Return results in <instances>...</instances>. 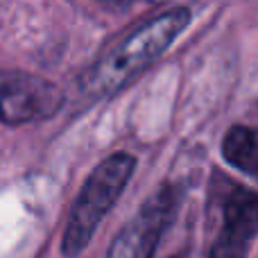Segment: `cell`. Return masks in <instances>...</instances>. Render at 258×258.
Returning a JSON list of instances; mask_svg holds the SVG:
<instances>
[{"instance_id": "6da1fadb", "label": "cell", "mask_w": 258, "mask_h": 258, "mask_svg": "<svg viewBox=\"0 0 258 258\" xmlns=\"http://www.w3.org/2000/svg\"><path fill=\"white\" fill-rule=\"evenodd\" d=\"M188 21H190L188 9L179 7L134 30L93 66L89 75V89L95 95H102L125 86L161 52L170 48V43L188 25Z\"/></svg>"}, {"instance_id": "7a4b0ae2", "label": "cell", "mask_w": 258, "mask_h": 258, "mask_svg": "<svg viewBox=\"0 0 258 258\" xmlns=\"http://www.w3.org/2000/svg\"><path fill=\"white\" fill-rule=\"evenodd\" d=\"M134 165H136L134 156L120 152V154L104 159L91 172V177L86 179L75 204H73L66 233H63L61 254L66 258H75L86 249L95 229L100 227L104 215L118 202L120 192L125 190L129 177L134 172Z\"/></svg>"}, {"instance_id": "3957f363", "label": "cell", "mask_w": 258, "mask_h": 258, "mask_svg": "<svg viewBox=\"0 0 258 258\" xmlns=\"http://www.w3.org/2000/svg\"><path fill=\"white\" fill-rule=\"evenodd\" d=\"M179 204L174 186H161L113 238L107 258H152Z\"/></svg>"}, {"instance_id": "277c9868", "label": "cell", "mask_w": 258, "mask_h": 258, "mask_svg": "<svg viewBox=\"0 0 258 258\" xmlns=\"http://www.w3.org/2000/svg\"><path fill=\"white\" fill-rule=\"evenodd\" d=\"M61 91L52 82L23 71H0V122L23 125L50 118L61 107Z\"/></svg>"}, {"instance_id": "5b68a950", "label": "cell", "mask_w": 258, "mask_h": 258, "mask_svg": "<svg viewBox=\"0 0 258 258\" xmlns=\"http://www.w3.org/2000/svg\"><path fill=\"white\" fill-rule=\"evenodd\" d=\"M258 200L254 190L236 188L224 204V224L209 258H245L256 236Z\"/></svg>"}, {"instance_id": "8992f818", "label": "cell", "mask_w": 258, "mask_h": 258, "mask_svg": "<svg viewBox=\"0 0 258 258\" xmlns=\"http://www.w3.org/2000/svg\"><path fill=\"white\" fill-rule=\"evenodd\" d=\"M222 154L233 168H240L242 172H256V134L249 127H233L224 136Z\"/></svg>"}, {"instance_id": "52a82bcc", "label": "cell", "mask_w": 258, "mask_h": 258, "mask_svg": "<svg viewBox=\"0 0 258 258\" xmlns=\"http://www.w3.org/2000/svg\"><path fill=\"white\" fill-rule=\"evenodd\" d=\"M104 3H113V5H127L129 0H104Z\"/></svg>"}]
</instances>
